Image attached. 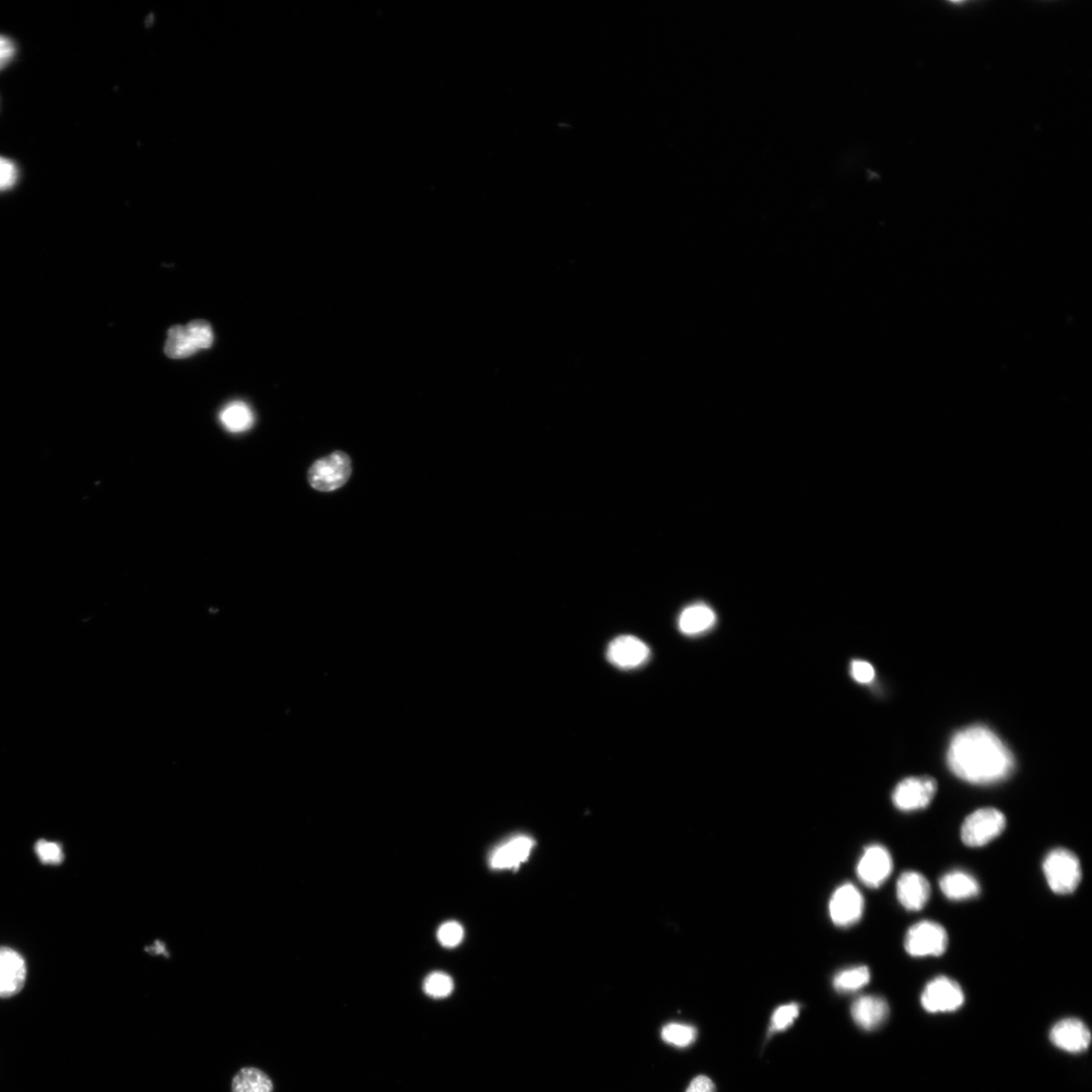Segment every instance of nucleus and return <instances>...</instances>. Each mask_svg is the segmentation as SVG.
<instances>
[{
	"label": "nucleus",
	"mask_w": 1092,
	"mask_h": 1092,
	"mask_svg": "<svg viewBox=\"0 0 1092 1092\" xmlns=\"http://www.w3.org/2000/svg\"><path fill=\"white\" fill-rule=\"evenodd\" d=\"M937 789V782L932 777L907 778L897 786L892 801L902 812H913L929 806Z\"/></svg>",
	"instance_id": "obj_7"
},
{
	"label": "nucleus",
	"mask_w": 1092,
	"mask_h": 1092,
	"mask_svg": "<svg viewBox=\"0 0 1092 1092\" xmlns=\"http://www.w3.org/2000/svg\"><path fill=\"white\" fill-rule=\"evenodd\" d=\"M864 898L853 884L839 887L829 902L831 921L840 926H849L859 922L864 912Z\"/></svg>",
	"instance_id": "obj_9"
},
{
	"label": "nucleus",
	"mask_w": 1092,
	"mask_h": 1092,
	"mask_svg": "<svg viewBox=\"0 0 1092 1092\" xmlns=\"http://www.w3.org/2000/svg\"><path fill=\"white\" fill-rule=\"evenodd\" d=\"M197 350L209 349L214 342L213 330L209 322L204 320L192 321L186 325Z\"/></svg>",
	"instance_id": "obj_24"
},
{
	"label": "nucleus",
	"mask_w": 1092,
	"mask_h": 1092,
	"mask_svg": "<svg viewBox=\"0 0 1092 1092\" xmlns=\"http://www.w3.org/2000/svg\"><path fill=\"white\" fill-rule=\"evenodd\" d=\"M662 1038L673 1046L679 1048H685L694 1043L697 1038V1031L688 1025L682 1024H668L662 1030Z\"/></svg>",
	"instance_id": "obj_22"
},
{
	"label": "nucleus",
	"mask_w": 1092,
	"mask_h": 1092,
	"mask_svg": "<svg viewBox=\"0 0 1092 1092\" xmlns=\"http://www.w3.org/2000/svg\"><path fill=\"white\" fill-rule=\"evenodd\" d=\"M220 421L228 431L240 433L251 428L254 416L249 406L233 402L222 410Z\"/></svg>",
	"instance_id": "obj_19"
},
{
	"label": "nucleus",
	"mask_w": 1092,
	"mask_h": 1092,
	"mask_svg": "<svg viewBox=\"0 0 1092 1092\" xmlns=\"http://www.w3.org/2000/svg\"><path fill=\"white\" fill-rule=\"evenodd\" d=\"M26 978L25 960L15 950L0 947V997L8 998L20 993Z\"/></svg>",
	"instance_id": "obj_11"
},
{
	"label": "nucleus",
	"mask_w": 1092,
	"mask_h": 1092,
	"mask_svg": "<svg viewBox=\"0 0 1092 1092\" xmlns=\"http://www.w3.org/2000/svg\"><path fill=\"white\" fill-rule=\"evenodd\" d=\"M851 674L856 682L869 684L875 678V668L870 663L856 660L852 662Z\"/></svg>",
	"instance_id": "obj_29"
},
{
	"label": "nucleus",
	"mask_w": 1092,
	"mask_h": 1092,
	"mask_svg": "<svg viewBox=\"0 0 1092 1092\" xmlns=\"http://www.w3.org/2000/svg\"><path fill=\"white\" fill-rule=\"evenodd\" d=\"M1050 1039L1057 1048L1066 1052L1079 1053L1089 1047L1091 1032L1084 1021L1077 1018H1065L1053 1027Z\"/></svg>",
	"instance_id": "obj_12"
},
{
	"label": "nucleus",
	"mask_w": 1092,
	"mask_h": 1092,
	"mask_svg": "<svg viewBox=\"0 0 1092 1092\" xmlns=\"http://www.w3.org/2000/svg\"><path fill=\"white\" fill-rule=\"evenodd\" d=\"M1006 826L1004 815L996 808H981L963 823L961 838L968 847L979 848L1002 835Z\"/></svg>",
	"instance_id": "obj_3"
},
{
	"label": "nucleus",
	"mask_w": 1092,
	"mask_h": 1092,
	"mask_svg": "<svg viewBox=\"0 0 1092 1092\" xmlns=\"http://www.w3.org/2000/svg\"><path fill=\"white\" fill-rule=\"evenodd\" d=\"M714 610L704 603L686 607L678 620L679 630L687 637H697L710 630L716 624Z\"/></svg>",
	"instance_id": "obj_16"
},
{
	"label": "nucleus",
	"mask_w": 1092,
	"mask_h": 1092,
	"mask_svg": "<svg viewBox=\"0 0 1092 1092\" xmlns=\"http://www.w3.org/2000/svg\"><path fill=\"white\" fill-rule=\"evenodd\" d=\"M651 656L649 645L633 636H621L609 643L607 659L621 670H633L647 663Z\"/></svg>",
	"instance_id": "obj_8"
},
{
	"label": "nucleus",
	"mask_w": 1092,
	"mask_h": 1092,
	"mask_svg": "<svg viewBox=\"0 0 1092 1092\" xmlns=\"http://www.w3.org/2000/svg\"><path fill=\"white\" fill-rule=\"evenodd\" d=\"M1011 751L988 727L971 726L959 732L948 749V765L962 780L991 784L1011 775Z\"/></svg>",
	"instance_id": "obj_1"
},
{
	"label": "nucleus",
	"mask_w": 1092,
	"mask_h": 1092,
	"mask_svg": "<svg viewBox=\"0 0 1092 1092\" xmlns=\"http://www.w3.org/2000/svg\"><path fill=\"white\" fill-rule=\"evenodd\" d=\"M870 979V971L866 966L854 967L837 974L833 986L840 992H853L864 988Z\"/></svg>",
	"instance_id": "obj_21"
},
{
	"label": "nucleus",
	"mask_w": 1092,
	"mask_h": 1092,
	"mask_svg": "<svg viewBox=\"0 0 1092 1092\" xmlns=\"http://www.w3.org/2000/svg\"><path fill=\"white\" fill-rule=\"evenodd\" d=\"M232 1092H274V1083L258 1068L245 1067L234 1076Z\"/></svg>",
	"instance_id": "obj_18"
},
{
	"label": "nucleus",
	"mask_w": 1092,
	"mask_h": 1092,
	"mask_svg": "<svg viewBox=\"0 0 1092 1092\" xmlns=\"http://www.w3.org/2000/svg\"><path fill=\"white\" fill-rule=\"evenodd\" d=\"M34 851L42 863L47 865H59L64 860V854L61 844L41 840L34 845Z\"/></svg>",
	"instance_id": "obj_25"
},
{
	"label": "nucleus",
	"mask_w": 1092,
	"mask_h": 1092,
	"mask_svg": "<svg viewBox=\"0 0 1092 1092\" xmlns=\"http://www.w3.org/2000/svg\"><path fill=\"white\" fill-rule=\"evenodd\" d=\"M897 892V898L904 909L919 911L925 907L930 899L931 886L921 873L908 871L899 877Z\"/></svg>",
	"instance_id": "obj_14"
},
{
	"label": "nucleus",
	"mask_w": 1092,
	"mask_h": 1092,
	"mask_svg": "<svg viewBox=\"0 0 1092 1092\" xmlns=\"http://www.w3.org/2000/svg\"><path fill=\"white\" fill-rule=\"evenodd\" d=\"M964 992L954 980L939 977L927 983L922 994V1005L926 1012L950 1013L964 1004Z\"/></svg>",
	"instance_id": "obj_6"
},
{
	"label": "nucleus",
	"mask_w": 1092,
	"mask_h": 1092,
	"mask_svg": "<svg viewBox=\"0 0 1092 1092\" xmlns=\"http://www.w3.org/2000/svg\"><path fill=\"white\" fill-rule=\"evenodd\" d=\"M351 473L350 457L344 452H336L315 462L310 468L308 479L312 488L328 492L344 487Z\"/></svg>",
	"instance_id": "obj_4"
},
{
	"label": "nucleus",
	"mask_w": 1092,
	"mask_h": 1092,
	"mask_svg": "<svg viewBox=\"0 0 1092 1092\" xmlns=\"http://www.w3.org/2000/svg\"><path fill=\"white\" fill-rule=\"evenodd\" d=\"M1045 877L1055 894L1066 896L1074 892L1082 882V866L1077 856L1070 850L1051 851L1043 864Z\"/></svg>",
	"instance_id": "obj_2"
},
{
	"label": "nucleus",
	"mask_w": 1092,
	"mask_h": 1092,
	"mask_svg": "<svg viewBox=\"0 0 1092 1092\" xmlns=\"http://www.w3.org/2000/svg\"><path fill=\"white\" fill-rule=\"evenodd\" d=\"M464 935V927L460 923L450 922L439 927L438 937L442 946L453 948L462 943Z\"/></svg>",
	"instance_id": "obj_26"
},
{
	"label": "nucleus",
	"mask_w": 1092,
	"mask_h": 1092,
	"mask_svg": "<svg viewBox=\"0 0 1092 1092\" xmlns=\"http://www.w3.org/2000/svg\"><path fill=\"white\" fill-rule=\"evenodd\" d=\"M686 1092H716V1087L710 1078L700 1075L692 1080Z\"/></svg>",
	"instance_id": "obj_31"
},
{
	"label": "nucleus",
	"mask_w": 1092,
	"mask_h": 1092,
	"mask_svg": "<svg viewBox=\"0 0 1092 1092\" xmlns=\"http://www.w3.org/2000/svg\"><path fill=\"white\" fill-rule=\"evenodd\" d=\"M426 994L434 998L449 996L453 991V981L448 974L436 972L430 974L425 982Z\"/></svg>",
	"instance_id": "obj_23"
},
{
	"label": "nucleus",
	"mask_w": 1092,
	"mask_h": 1092,
	"mask_svg": "<svg viewBox=\"0 0 1092 1092\" xmlns=\"http://www.w3.org/2000/svg\"><path fill=\"white\" fill-rule=\"evenodd\" d=\"M145 950L152 956L169 957V952L166 944L161 941H155L151 946H147Z\"/></svg>",
	"instance_id": "obj_32"
},
{
	"label": "nucleus",
	"mask_w": 1092,
	"mask_h": 1092,
	"mask_svg": "<svg viewBox=\"0 0 1092 1092\" xmlns=\"http://www.w3.org/2000/svg\"><path fill=\"white\" fill-rule=\"evenodd\" d=\"M164 351L170 358L182 359L194 356L198 350L186 326L176 325L169 329Z\"/></svg>",
	"instance_id": "obj_20"
},
{
	"label": "nucleus",
	"mask_w": 1092,
	"mask_h": 1092,
	"mask_svg": "<svg viewBox=\"0 0 1092 1092\" xmlns=\"http://www.w3.org/2000/svg\"><path fill=\"white\" fill-rule=\"evenodd\" d=\"M939 887L946 897L952 900H966L977 897L980 886L976 878L964 871H952L939 880Z\"/></svg>",
	"instance_id": "obj_17"
},
{
	"label": "nucleus",
	"mask_w": 1092,
	"mask_h": 1092,
	"mask_svg": "<svg viewBox=\"0 0 1092 1092\" xmlns=\"http://www.w3.org/2000/svg\"><path fill=\"white\" fill-rule=\"evenodd\" d=\"M904 947L912 957L941 956L948 948V934L941 924L920 922L909 930Z\"/></svg>",
	"instance_id": "obj_5"
},
{
	"label": "nucleus",
	"mask_w": 1092,
	"mask_h": 1092,
	"mask_svg": "<svg viewBox=\"0 0 1092 1092\" xmlns=\"http://www.w3.org/2000/svg\"><path fill=\"white\" fill-rule=\"evenodd\" d=\"M16 55V45L13 40L0 34V70L5 68Z\"/></svg>",
	"instance_id": "obj_30"
},
{
	"label": "nucleus",
	"mask_w": 1092,
	"mask_h": 1092,
	"mask_svg": "<svg viewBox=\"0 0 1092 1092\" xmlns=\"http://www.w3.org/2000/svg\"><path fill=\"white\" fill-rule=\"evenodd\" d=\"M891 855L889 852L880 844H873L868 847L858 867H856V873L861 882L869 887L878 888L882 886L892 872Z\"/></svg>",
	"instance_id": "obj_10"
},
{
	"label": "nucleus",
	"mask_w": 1092,
	"mask_h": 1092,
	"mask_svg": "<svg viewBox=\"0 0 1092 1092\" xmlns=\"http://www.w3.org/2000/svg\"><path fill=\"white\" fill-rule=\"evenodd\" d=\"M855 1023L866 1031L882 1027L889 1016V1006L883 997L861 996L851 1007Z\"/></svg>",
	"instance_id": "obj_15"
},
{
	"label": "nucleus",
	"mask_w": 1092,
	"mask_h": 1092,
	"mask_svg": "<svg viewBox=\"0 0 1092 1092\" xmlns=\"http://www.w3.org/2000/svg\"><path fill=\"white\" fill-rule=\"evenodd\" d=\"M534 842L527 836H516L503 843L490 856V866L495 870L519 868L532 854Z\"/></svg>",
	"instance_id": "obj_13"
},
{
	"label": "nucleus",
	"mask_w": 1092,
	"mask_h": 1092,
	"mask_svg": "<svg viewBox=\"0 0 1092 1092\" xmlns=\"http://www.w3.org/2000/svg\"><path fill=\"white\" fill-rule=\"evenodd\" d=\"M800 1016V1005L791 1004L780 1006L772 1017V1030L783 1031L793 1024Z\"/></svg>",
	"instance_id": "obj_27"
},
{
	"label": "nucleus",
	"mask_w": 1092,
	"mask_h": 1092,
	"mask_svg": "<svg viewBox=\"0 0 1092 1092\" xmlns=\"http://www.w3.org/2000/svg\"><path fill=\"white\" fill-rule=\"evenodd\" d=\"M18 179L19 170L16 164L9 159L0 157V192L13 189Z\"/></svg>",
	"instance_id": "obj_28"
}]
</instances>
